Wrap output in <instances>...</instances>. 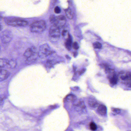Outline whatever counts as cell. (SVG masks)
<instances>
[{"label": "cell", "instance_id": "8fae6325", "mask_svg": "<svg viewBox=\"0 0 131 131\" xmlns=\"http://www.w3.org/2000/svg\"><path fill=\"white\" fill-rule=\"evenodd\" d=\"M97 112L100 115H105L107 113L106 107L104 105H100L97 108Z\"/></svg>", "mask_w": 131, "mask_h": 131}, {"label": "cell", "instance_id": "52a82bcc", "mask_svg": "<svg viewBox=\"0 0 131 131\" xmlns=\"http://www.w3.org/2000/svg\"><path fill=\"white\" fill-rule=\"evenodd\" d=\"M119 78L124 84L130 87L131 86V73L129 71H121L119 73Z\"/></svg>", "mask_w": 131, "mask_h": 131}, {"label": "cell", "instance_id": "44dd1931", "mask_svg": "<svg viewBox=\"0 0 131 131\" xmlns=\"http://www.w3.org/2000/svg\"><path fill=\"white\" fill-rule=\"evenodd\" d=\"M67 34H68V32L67 30H64L62 32V35L63 37H65Z\"/></svg>", "mask_w": 131, "mask_h": 131}, {"label": "cell", "instance_id": "277c9868", "mask_svg": "<svg viewBox=\"0 0 131 131\" xmlns=\"http://www.w3.org/2000/svg\"><path fill=\"white\" fill-rule=\"evenodd\" d=\"M50 21L53 25L60 28L62 27L66 23V18L63 15L55 16L52 15L50 17Z\"/></svg>", "mask_w": 131, "mask_h": 131}, {"label": "cell", "instance_id": "30bf717a", "mask_svg": "<svg viewBox=\"0 0 131 131\" xmlns=\"http://www.w3.org/2000/svg\"><path fill=\"white\" fill-rule=\"evenodd\" d=\"M10 73L6 70L0 69V82L3 81L10 76Z\"/></svg>", "mask_w": 131, "mask_h": 131}, {"label": "cell", "instance_id": "ba28073f", "mask_svg": "<svg viewBox=\"0 0 131 131\" xmlns=\"http://www.w3.org/2000/svg\"><path fill=\"white\" fill-rule=\"evenodd\" d=\"M49 35L50 37L53 38H59L60 35V29L54 25H52L49 29Z\"/></svg>", "mask_w": 131, "mask_h": 131}, {"label": "cell", "instance_id": "6da1fadb", "mask_svg": "<svg viewBox=\"0 0 131 131\" xmlns=\"http://www.w3.org/2000/svg\"><path fill=\"white\" fill-rule=\"evenodd\" d=\"M5 22L7 25L13 27H25L27 25V21L15 17H8L5 19Z\"/></svg>", "mask_w": 131, "mask_h": 131}, {"label": "cell", "instance_id": "9c48e42d", "mask_svg": "<svg viewBox=\"0 0 131 131\" xmlns=\"http://www.w3.org/2000/svg\"><path fill=\"white\" fill-rule=\"evenodd\" d=\"M107 71L108 73V77L109 78V81L111 84L113 85L117 84L118 82V78L115 74V71L113 70L110 69H108Z\"/></svg>", "mask_w": 131, "mask_h": 131}, {"label": "cell", "instance_id": "9a60e30c", "mask_svg": "<svg viewBox=\"0 0 131 131\" xmlns=\"http://www.w3.org/2000/svg\"><path fill=\"white\" fill-rule=\"evenodd\" d=\"M17 65V63L16 61L14 60H9L8 63V66L11 69H14Z\"/></svg>", "mask_w": 131, "mask_h": 131}, {"label": "cell", "instance_id": "7a4b0ae2", "mask_svg": "<svg viewBox=\"0 0 131 131\" xmlns=\"http://www.w3.org/2000/svg\"><path fill=\"white\" fill-rule=\"evenodd\" d=\"M47 24L44 20L35 21L32 22L30 27V31L33 33H41L46 29Z\"/></svg>", "mask_w": 131, "mask_h": 131}, {"label": "cell", "instance_id": "5bb4252c", "mask_svg": "<svg viewBox=\"0 0 131 131\" xmlns=\"http://www.w3.org/2000/svg\"><path fill=\"white\" fill-rule=\"evenodd\" d=\"M65 13L67 17L69 19H72L74 17V13L70 9H67L65 10Z\"/></svg>", "mask_w": 131, "mask_h": 131}, {"label": "cell", "instance_id": "4fadbf2b", "mask_svg": "<svg viewBox=\"0 0 131 131\" xmlns=\"http://www.w3.org/2000/svg\"><path fill=\"white\" fill-rule=\"evenodd\" d=\"M71 45H72V40L71 37H70V35H69V37L65 42V47L68 50H71Z\"/></svg>", "mask_w": 131, "mask_h": 131}, {"label": "cell", "instance_id": "d6986e66", "mask_svg": "<svg viewBox=\"0 0 131 131\" xmlns=\"http://www.w3.org/2000/svg\"><path fill=\"white\" fill-rule=\"evenodd\" d=\"M72 46H73V47L74 49H75V50H77V49H79V45L77 42H74L72 44Z\"/></svg>", "mask_w": 131, "mask_h": 131}, {"label": "cell", "instance_id": "e0dca14e", "mask_svg": "<svg viewBox=\"0 0 131 131\" xmlns=\"http://www.w3.org/2000/svg\"><path fill=\"white\" fill-rule=\"evenodd\" d=\"M89 104L92 107H95L97 105V103L95 100H90L89 102Z\"/></svg>", "mask_w": 131, "mask_h": 131}, {"label": "cell", "instance_id": "cb8c5ba5", "mask_svg": "<svg viewBox=\"0 0 131 131\" xmlns=\"http://www.w3.org/2000/svg\"><path fill=\"white\" fill-rule=\"evenodd\" d=\"M2 29V25L0 24V31H1Z\"/></svg>", "mask_w": 131, "mask_h": 131}, {"label": "cell", "instance_id": "5b68a950", "mask_svg": "<svg viewBox=\"0 0 131 131\" xmlns=\"http://www.w3.org/2000/svg\"><path fill=\"white\" fill-rule=\"evenodd\" d=\"M52 53L50 47L47 44H44L41 45L38 52V56L43 58L50 55Z\"/></svg>", "mask_w": 131, "mask_h": 131}, {"label": "cell", "instance_id": "7c38bea8", "mask_svg": "<svg viewBox=\"0 0 131 131\" xmlns=\"http://www.w3.org/2000/svg\"><path fill=\"white\" fill-rule=\"evenodd\" d=\"M9 60L6 59H0V69H2L8 65Z\"/></svg>", "mask_w": 131, "mask_h": 131}, {"label": "cell", "instance_id": "ffe728a7", "mask_svg": "<svg viewBox=\"0 0 131 131\" xmlns=\"http://www.w3.org/2000/svg\"><path fill=\"white\" fill-rule=\"evenodd\" d=\"M54 12L56 13H59L61 12V9L59 7L57 6L55 8Z\"/></svg>", "mask_w": 131, "mask_h": 131}, {"label": "cell", "instance_id": "7402d4cb", "mask_svg": "<svg viewBox=\"0 0 131 131\" xmlns=\"http://www.w3.org/2000/svg\"><path fill=\"white\" fill-rule=\"evenodd\" d=\"M112 111H113V112L116 113H119L120 112V110L119 109H117V108H113Z\"/></svg>", "mask_w": 131, "mask_h": 131}, {"label": "cell", "instance_id": "603a6c76", "mask_svg": "<svg viewBox=\"0 0 131 131\" xmlns=\"http://www.w3.org/2000/svg\"><path fill=\"white\" fill-rule=\"evenodd\" d=\"M3 103V99L0 97V105L2 104Z\"/></svg>", "mask_w": 131, "mask_h": 131}, {"label": "cell", "instance_id": "3957f363", "mask_svg": "<svg viewBox=\"0 0 131 131\" xmlns=\"http://www.w3.org/2000/svg\"><path fill=\"white\" fill-rule=\"evenodd\" d=\"M24 55L26 58L27 62L29 63L34 62L38 56L36 49L34 47L27 49L24 52Z\"/></svg>", "mask_w": 131, "mask_h": 131}, {"label": "cell", "instance_id": "2e32d148", "mask_svg": "<svg viewBox=\"0 0 131 131\" xmlns=\"http://www.w3.org/2000/svg\"><path fill=\"white\" fill-rule=\"evenodd\" d=\"M93 47L95 49H101L102 47V45L101 43L98 42H94L93 44Z\"/></svg>", "mask_w": 131, "mask_h": 131}, {"label": "cell", "instance_id": "8992f818", "mask_svg": "<svg viewBox=\"0 0 131 131\" xmlns=\"http://www.w3.org/2000/svg\"><path fill=\"white\" fill-rule=\"evenodd\" d=\"M12 33L9 30H5L0 34V40L4 44L9 43L12 40Z\"/></svg>", "mask_w": 131, "mask_h": 131}, {"label": "cell", "instance_id": "ac0fdd59", "mask_svg": "<svg viewBox=\"0 0 131 131\" xmlns=\"http://www.w3.org/2000/svg\"><path fill=\"white\" fill-rule=\"evenodd\" d=\"M90 129L92 131H95L97 129L96 125L94 122H91L90 123Z\"/></svg>", "mask_w": 131, "mask_h": 131}]
</instances>
